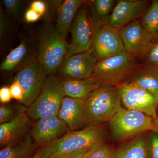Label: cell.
Here are the masks:
<instances>
[{"instance_id":"cell-1","label":"cell","mask_w":158,"mask_h":158,"mask_svg":"<svg viewBox=\"0 0 158 158\" xmlns=\"http://www.w3.org/2000/svg\"><path fill=\"white\" fill-rule=\"evenodd\" d=\"M121 103L116 85H104L94 90L85 100L88 126L110 121L121 107Z\"/></svg>"},{"instance_id":"cell-2","label":"cell","mask_w":158,"mask_h":158,"mask_svg":"<svg viewBox=\"0 0 158 158\" xmlns=\"http://www.w3.org/2000/svg\"><path fill=\"white\" fill-rule=\"evenodd\" d=\"M105 138L104 129L101 125L90 126L79 131H70L41 148L46 158H57L102 143Z\"/></svg>"},{"instance_id":"cell-3","label":"cell","mask_w":158,"mask_h":158,"mask_svg":"<svg viewBox=\"0 0 158 158\" xmlns=\"http://www.w3.org/2000/svg\"><path fill=\"white\" fill-rule=\"evenodd\" d=\"M109 122L111 135L118 141L135 138L152 131L154 126L153 118L140 111L122 107Z\"/></svg>"},{"instance_id":"cell-4","label":"cell","mask_w":158,"mask_h":158,"mask_svg":"<svg viewBox=\"0 0 158 158\" xmlns=\"http://www.w3.org/2000/svg\"><path fill=\"white\" fill-rule=\"evenodd\" d=\"M65 95L62 79L52 75L48 77L40 94L28 107L27 112L32 120L43 117L58 116Z\"/></svg>"},{"instance_id":"cell-5","label":"cell","mask_w":158,"mask_h":158,"mask_svg":"<svg viewBox=\"0 0 158 158\" xmlns=\"http://www.w3.org/2000/svg\"><path fill=\"white\" fill-rule=\"evenodd\" d=\"M68 44L56 34L55 28L46 27L40 34L37 59L49 76L62 65L68 53Z\"/></svg>"},{"instance_id":"cell-6","label":"cell","mask_w":158,"mask_h":158,"mask_svg":"<svg viewBox=\"0 0 158 158\" xmlns=\"http://www.w3.org/2000/svg\"><path fill=\"white\" fill-rule=\"evenodd\" d=\"M139 67L135 58L125 52L98 61L92 77L102 85L117 86Z\"/></svg>"},{"instance_id":"cell-7","label":"cell","mask_w":158,"mask_h":158,"mask_svg":"<svg viewBox=\"0 0 158 158\" xmlns=\"http://www.w3.org/2000/svg\"><path fill=\"white\" fill-rule=\"evenodd\" d=\"M48 75L37 57L20 69L14 80L23 90V99L20 104L28 107L35 101L44 86Z\"/></svg>"},{"instance_id":"cell-8","label":"cell","mask_w":158,"mask_h":158,"mask_svg":"<svg viewBox=\"0 0 158 158\" xmlns=\"http://www.w3.org/2000/svg\"><path fill=\"white\" fill-rule=\"evenodd\" d=\"M117 87L125 108L140 111L153 119L156 117L158 97L130 82H121Z\"/></svg>"},{"instance_id":"cell-9","label":"cell","mask_w":158,"mask_h":158,"mask_svg":"<svg viewBox=\"0 0 158 158\" xmlns=\"http://www.w3.org/2000/svg\"><path fill=\"white\" fill-rule=\"evenodd\" d=\"M70 31L67 56L83 52L92 48L94 32L85 2L81 6L73 20Z\"/></svg>"},{"instance_id":"cell-10","label":"cell","mask_w":158,"mask_h":158,"mask_svg":"<svg viewBox=\"0 0 158 158\" xmlns=\"http://www.w3.org/2000/svg\"><path fill=\"white\" fill-rule=\"evenodd\" d=\"M98 60L93 48L65 57L59 67L63 79L84 80L92 77Z\"/></svg>"},{"instance_id":"cell-11","label":"cell","mask_w":158,"mask_h":158,"mask_svg":"<svg viewBox=\"0 0 158 158\" xmlns=\"http://www.w3.org/2000/svg\"><path fill=\"white\" fill-rule=\"evenodd\" d=\"M120 34L126 52L135 59L143 58L155 42L143 28L139 19L121 29Z\"/></svg>"},{"instance_id":"cell-12","label":"cell","mask_w":158,"mask_h":158,"mask_svg":"<svg viewBox=\"0 0 158 158\" xmlns=\"http://www.w3.org/2000/svg\"><path fill=\"white\" fill-rule=\"evenodd\" d=\"M71 131L66 123L58 116L43 117L33 123L30 134L39 147L56 141Z\"/></svg>"},{"instance_id":"cell-13","label":"cell","mask_w":158,"mask_h":158,"mask_svg":"<svg viewBox=\"0 0 158 158\" xmlns=\"http://www.w3.org/2000/svg\"><path fill=\"white\" fill-rule=\"evenodd\" d=\"M147 0H119L112 11L109 25L120 31L130 23L142 17L149 8Z\"/></svg>"},{"instance_id":"cell-14","label":"cell","mask_w":158,"mask_h":158,"mask_svg":"<svg viewBox=\"0 0 158 158\" xmlns=\"http://www.w3.org/2000/svg\"><path fill=\"white\" fill-rule=\"evenodd\" d=\"M92 48L98 61L126 52L120 31L109 25L94 33Z\"/></svg>"},{"instance_id":"cell-15","label":"cell","mask_w":158,"mask_h":158,"mask_svg":"<svg viewBox=\"0 0 158 158\" xmlns=\"http://www.w3.org/2000/svg\"><path fill=\"white\" fill-rule=\"evenodd\" d=\"M58 116L66 123L71 131L88 127L85 100L65 96L62 99Z\"/></svg>"},{"instance_id":"cell-16","label":"cell","mask_w":158,"mask_h":158,"mask_svg":"<svg viewBox=\"0 0 158 158\" xmlns=\"http://www.w3.org/2000/svg\"><path fill=\"white\" fill-rule=\"evenodd\" d=\"M27 111L21 113L10 121L0 125L1 148L12 144L30 134L33 125Z\"/></svg>"},{"instance_id":"cell-17","label":"cell","mask_w":158,"mask_h":158,"mask_svg":"<svg viewBox=\"0 0 158 158\" xmlns=\"http://www.w3.org/2000/svg\"><path fill=\"white\" fill-rule=\"evenodd\" d=\"M34 48L31 43L23 39L19 45L13 49L6 57L0 66L1 71L10 72L19 70L31 60L37 58L34 56Z\"/></svg>"},{"instance_id":"cell-18","label":"cell","mask_w":158,"mask_h":158,"mask_svg":"<svg viewBox=\"0 0 158 158\" xmlns=\"http://www.w3.org/2000/svg\"><path fill=\"white\" fill-rule=\"evenodd\" d=\"M117 1L93 0L85 2L94 33L108 25L110 16Z\"/></svg>"},{"instance_id":"cell-19","label":"cell","mask_w":158,"mask_h":158,"mask_svg":"<svg viewBox=\"0 0 158 158\" xmlns=\"http://www.w3.org/2000/svg\"><path fill=\"white\" fill-rule=\"evenodd\" d=\"M82 0H65L59 6L57 23L55 28L56 34L66 40L69 31L76 15L85 3Z\"/></svg>"},{"instance_id":"cell-20","label":"cell","mask_w":158,"mask_h":158,"mask_svg":"<svg viewBox=\"0 0 158 158\" xmlns=\"http://www.w3.org/2000/svg\"><path fill=\"white\" fill-rule=\"evenodd\" d=\"M65 96L85 100L91 92L104 85L94 77L84 80L62 79Z\"/></svg>"},{"instance_id":"cell-21","label":"cell","mask_w":158,"mask_h":158,"mask_svg":"<svg viewBox=\"0 0 158 158\" xmlns=\"http://www.w3.org/2000/svg\"><path fill=\"white\" fill-rule=\"evenodd\" d=\"M123 81L133 83L158 97V67L144 65L138 67Z\"/></svg>"},{"instance_id":"cell-22","label":"cell","mask_w":158,"mask_h":158,"mask_svg":"<svg viewBox=\"0 0 158 158\" xmlns=\"http://www.w3.org/2000/svg\"><path fill=\"white\" fill-rule=\"evenodd\" d=\"M39 148L30 133L19 141L2 148L0 158H32Z\"/></svg>"},{"instance_id":"cell-23","label":"cell","mask_w":158,"mask_h":158,"mask_svg":"<svg viewBox=\"0 0 158 158\" xmlns=\"http://www.w3.org/2000/svg\"><path fill=\"white\" fill-rule=\"evenodd\" d=\"M147 135L143 134L114 150L112 158H148Z\"/></svg>"},{"instance_id":"cell-24","label":"cell","mask_w":158,"mask_h":158,"mask_svg":"<svg viewBox=\"0 0 158 158\" xmlns=\"http://www.w3.org/2000/svg\"><path fill=\"white\" fill-rule=\"evenodd\" d=\"M143 28L155 42L157 40L158 31V0H154L140 20Z\"/></svg>"},{"instance_id":"cell-25","label":"cell","mask_w":158,"mask_h":158,"mask_svg":"<svg viewBox=\"0 0 158 158\" xmlns=\"http://www.w3.org/2000/svg\"><path fill=\"white\" fill-rule=\"evenodd\" d=\"M27 107L21 104L18 105H1L0 106V123L10 121L21 113L27 111Z\"/></svg>"},{"instance_id":"cell-26","label":"cell","mask_w":158,"mask_h":158,"mask_svg":"<svg viewBox=\"0 0 158 158\" xmlns=\"http://www.w3.org/2000/svg\"><path fill=\"white\" fill-rule=\"evenodd\" d=\"M147 149L148 158H158V135L152 131L147 135Z\"/></svg>"},{"instance_id":"cell-27","label":"cell","mask_w":158,"mask_h":158,"mask_svg":"<svg viewBox=\"0 0 158 158\" xmlns=\"http://www.w3.org/2000/svg\"><path fill=\"white\" fill-rule=\"evenodd\" d=\"M143 59L144 65L158 67V40L154 43Z\"/></svg>"},{"instance_id":"cell-28","label":"cell","mask_w":158,"mask_h":158,"mask_svg":"<svg viewBox=\"0 0 158 158\" xmlns=\"http://www.w3.org/2000/svg\"><path fill=\"white\" fill-rule=\"evenodd\" d=\"M114 150L112 148L102 142L96 148L88 158H112Z\"/></svg>"},{"instance_id":"cell-29","label":"cell","mask_w":158,"mask_h":158,"mask_svg":"<svg viewBox=\"0 0 158 158\" xmlns=\"http://www.w3.org/2000/svg\"><path fill=\"white\" fill-rule=\"evenodd\" d=\"M100 143L95 144L88 148L63 155L57 158H88L94 150Z\"/></svg>"},{"instance_id":"cell-30","label":"cell","mask_w":158,"mask_h":158,"mask_svg":"<svg viewBox=\"0 0 158 158\" xmlns=\"http://www.w3.org/2000/svg\"><path fill=\"white\" fill-rule=\"evenodd\" d=\"M22 1L19 0H4L3 4L6 11L11 15H16L21 7Z\"/></svg>"},{"instance_id":"cell-31","label":"cell","mask_w":158,"mask_h":158,"mask_svg":"<svg viewBox=\"0 0 158 158\" xmlns=\"http://www.w3.org/2000/svg\"><path fill=\"white\" fill-rule=\"evenodd\" d=\"M12 98L17 100L19 103L23 101L24 98V92L23 88L16 81H13L10 87Z\"/></svg>"},{"instance_id":"cell-32","label":"cell","mask_w":158,"mask_h":158,"mask_svg":"<svg viewBox=\"0 0 158 158\" xmlns=\"http://www.w3.org/2000/svg\"><path fill=\"white\" fill-rule=\"evenodd\" d=\"M12 98L10 88L3 87L0 89V101L3 104L7 103Z\"/></svg>"},{"instance_id":"cell-33","label":"cell","mask_w":158,"mask_h":158,"mask_svg":"<svg viewBox=\"0 0 158 158\" xmlns=\"http://www.w3.org/2000/svg\"><path fill=\"white\" fill-rule=\"evenodd\" d=\"M31 9L42 15L46 10V5L42 1H35L31 4Z\"/></svg>"},{"instance_id":"cell-34","label":"cell","mask_w":158,"mask_h":158,"mask_svg":"<svg viewBox=\"0 0 158 158\" xmlns=\"http://www.w3.org/2000/svg\"><path fill=\"white\" fill-rule=\"evenodd\" d=\"M6 19V17L3 13V11H2L1 10L0 16V36L1 40L6 37V35L7 34L8 27Z\"/></svg>"},{"instance_id":"cell-35","label":"cell","mask_w":158,"mask_h":158,"mask_svg":"<svg viewBox=\"0 0 158 158\" xmlns=\"http://www.w3.org/2000/svg\"><path fill=\"white\" fill-rule=\"evenodd\" d=\"M41 15L30 8L25 13L26 20L27 22L33 23L37 21L41 17Z\"/></svg>"},{"instance_id":"cell-36","label":"cell","mask_w":158,"mask_h":158,"mask_svg":"<svg viewBox=\"0 0 158 158\" xmlns=\"http://www.w3.org/2000/svg\"><path fill=\"white\" fill-rule=\"evenodd\" d=\"M32 158H46L41 147H39L36 153Z\"/></svg>"},{"instance_id":"cell-37","label":"cell","mask_w":158,"mask_h":158,"mask_svg":"<svg viewBox=\"0 0 158 158\" xmlns=\"http://www.w3.org/2000/svg\"><path fill=\"white\" fill-rule=\"evenodd\" d=\"M154 126L152 131L158 135V113L156 117L154 119Z\"/></svg>"},{"instance_id":"cell-38","label":"cell","mask_w":158,"mask_h":158,"mask_svg":"<svg viewBox=\"0 0 158 158\" xmlns=\"http://www.w3.org/2000/svg\"><path fill=\"white\" fill-rule=\"evenodd\" d=\"M158 40V36H157V40Z\"/></svg>"}]
</instances>
